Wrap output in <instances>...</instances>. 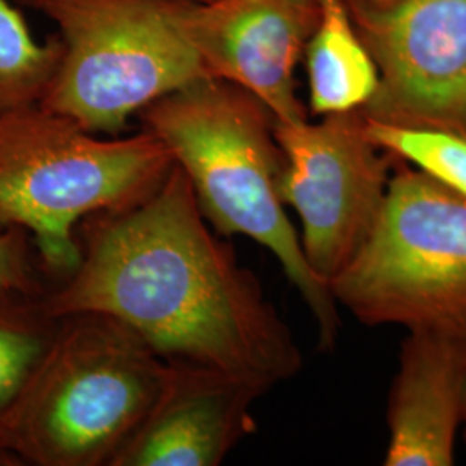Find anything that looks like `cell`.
Here are the masks:
<instances>
[{"label":"cell","mask_w":466,"mask_h":466,"mask_svg":"<svg viewBox=\"0 0 466 466\" xmlns=\"http://www.w3.org/2000/svg\"><path fill=\"white\" fill-rule=\"evenodd\" d=\"M32 246L23 228H0V292L44 294Z\"/></svg>","instance_id":"obj_16"},{"label":"cell","mask_w":466,"mask_h":466,"mask_svg":"<svg viewBox=\"0 0 466 466\" xmlns=\"http://www.w3.org/2000/svg\"><path fill=\"white\" fill-rule=\"evenodd\" d=\"M137 119L184 171L218 235H244L277 258L317 321L319 348L332 350L337 302L308 265L287 217L279 190L283 152L267 106L232 82L202 78L156 100Z\"/></svg>","instance_id":"obj_2"},{"label":"cell","mask_w":466,"mask_h":466,"mask_svg":"<svg viewBox=\"0 0 466 466\" xmlns=\"http://www.w3.org/2000/svg\"><path fill=\"white\" fill-rule=\"evenodd\" d=\"M80 248L78 267L44 294L52 317L113 318L169 363L217 370L261 396L299 373L290 329L177 165L147 199L86 218Z\"/></svg>","instance_id":"obj_1"},{"label":"cell","mask_w":466,"mask_h":466,"mask_svg":"<svg viewBox=\"0 0 466 466\" xmlns=\"http://www.w3.org/2000/svg\"><path fill=\"white\" fill-rule=\"evenodd\" d=\"M365 128L370 140L396 161L466 198V135L441 128L400 127L367 116Z\"/></svg>","instance_id":"obj_15"},{"label":"cell","mask_w":466,"mask_h":466,"mask_svg":"<svg viewBox=\"0 0 466 466\" xmlns=\"http://www.w3.org/2000/svg\"><path fill=\"white\" fill-rule=\"evenodd\" d=\"M321 0H188L185 23L211 78L246 88L279 123L308 119L296 71Z\"/></svg>","instance_id":"obj_9"},{"label":"cell","mask_w":466,"mask_h":466,"mask_svg":"<svg viewBox=\"0 0 466 466\" xmlns=\"http://www.w3.org/2000/svg\"><path fill=\"white\" fill-rule=\"evenodd\" d=\"M329 287L365 325L466 344V198L398 161L375 230Z\"/></svg>","instance_id":"obj_6"},{"label":"cell","mask_w":466,"mask_h":466,"mask_svg":"<svg viewBox=\"0 0 466 466\" xmlns=\"http://www.w3.org/2000/svg\"><path fill=\"white\" fill-rule=\"evenodd\" d=\"M188 0H47L59 61L38 106L119 135L156 100L211 78L187 32Z\"/></svg>","instance_id":"obj_5"},{"label":"cell","mask_w":466,"mask_h":466,"mask_svg":"<svg viewBox=\"0 0 466 466\" xmlns=\"http://www.w3.org/2000/svg\"><path fill=\"white\" fill-rule=\"evenodd\" d=\"M461 429H463V439L466 442V392H465V402H463V418H461Z\"/></svg>","instance_id":"obj_18"},{"label":"cell","mask_w":466,"mask_h":466,"mask_svg":"<svg viewBox=\"0 0 466 466\" xmlns=\"http://www.w3.org/2000/svg\"><path fill=\"white\" fill-rule=\"evenodd\" d=\"M167 361L113 318H61L5 452L35 466H111L157 400Z\"/></svg>","instance_id":"obj_4"},{"label":"cell","mask_w":466,"mask_h":466,"mask_svg":"<svg viewBox=\"0 0 466 466\" xmlns=\"http://www.w3.org/2000/svg\"><path fill=\"white\" fill-rule=\"evenodd\" d=\"M173 159L149 132L102 138L42 106L0 115V228L30 235L40 267L65 280L80 263L76 225L147 199Z\"/></svg>","instance_id":"obj_3"},{"label":"cell","mask_w":466,"mask_h":466,"mask_svg":"<svg viewBox=\"0 0 466 466\" xmlns=\"http://www.w3.org/2000/svg\"><path fill=\"white\" fill-rule=\"evenodd\" d=\"M280 198L300 219V248L321 282L350 265L375 230L398 161L367 134L361 111L275 121Z\"/></svg>","instance_id":"obj_7"},{"label":"cell","mask_w":466,"mask_h":466,"mask_svg":"<svg viewBox=\"0 0 466 466\" xmlns=\"http://www.w3.org/2000/svg\"><path fill=\"white\" fill-rule=\"evenodd\" d=\"M302 65L309 117L363 111L379 92V67L342 0H321Z\"/></svg>","instance_id":"obj_12"},{"label":"cell","mask_w":466,"mask_h":466,"mask_svg":"<svg viewBox=\"0 0 466 466\" xmlns=\"http://www.w3.org/2000/svg\"><path fill=\"white\" fill-rule=\"evenodd\" d=\"M465 392V342L408 330L389 396L383 465H454Z\"/></svg>","instance_id":"obj_11"},{"label":"cell","mask_w":466,"mask_h":466,"mask_svg":"<svg viewBox=\"0 0 466 466\" xmlns=\"http://www.w3.org/2000/svg\"><path fill=\"white\" fill-rule=\"evenodd\" d=\"M17 5H23V7H28V9H36L40 11V7L47 2V0H15ZM194 2H204V0H194Z\"/></svg>","instance_id":"obj_17"},{"label":"cell","mask_w":466,"mask_h":466,"mask_svg":"<svg viewBox=\"0 0 466 466\" xmlns=\"http://www.w3.org/2000/svg\"><path fill=\"white\" fill-rule=\"evenodd\" d=\"M59 61V42H38L15 0H0V115L38 106Z\"/></svg>","instance_id":"obj_14"},{"label":"cell","mask_w":466,"mask_h":466,"mask_svg":"<svg viewBox=\"0 0 466 466\" xmlns=\"http://www.w3.org/2000/svg\"><path fill=\"white\" fill-rule=\"evenodd\" d=\"M261 394L217 370L169 363L147 417L111 466H218L256 431Z\"/></svg>","instance_id":"obj_10"},{"label":"cell","mask_w":466,"mask_h":466,"mask_svg":"<svg viewBox=\"0 0 466 466\" xmlns=\"http://www.w3.org/2000/svg\"><path fill=\"white\" fill-rule=\"evenodd\" d=\"M44 294L0 292V454L61 323V318L50 315Z\"/></svg>","instance_id":"obj_13"},{"label":"cell","mask_w":466,"mask_h":466,"mask_svg":"<svg viewBox=\"0 0 466 466\" xmlns=\"http://www.w3.org/2000/svg\"><path fill=\"white\" fill-rule=\"evenodd\" d=\"M379 67L361 111L400 127L466 135V0H342Z\"/></svg>","instance_id":"obj_8"}]
</instances>
